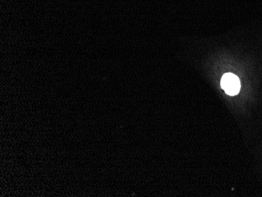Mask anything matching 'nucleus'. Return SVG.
Masks as SVG:
<instances>
[{
  "instance_id": "f257e3e1",
  "label": "nucleus",
  "mask_w": 262,
  "mask_h": 197,
  "mask_svg": "<svg viewBox=\"0 0 262 197\" xmlns=\"http://www.w3.org/2000/svg\"><path fill=\"white\" fill-rule=\"evenodd\" d=\"M221 86L227 95L234 96L239 92L241 81L235 75L232 73H225L221 80Z\"/></svg>"
}]
</instances>
